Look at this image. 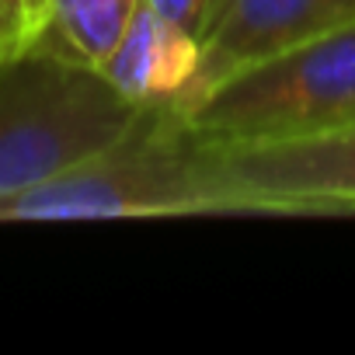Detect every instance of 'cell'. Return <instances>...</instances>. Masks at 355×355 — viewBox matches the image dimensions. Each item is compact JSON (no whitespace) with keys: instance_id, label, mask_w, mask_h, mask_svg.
<instances>
[{"instance_id":"obj_3","label":"cell","mask_w":355,"mask_h":355,"mask_svg":"<svg viewBox=\"0 0 355 355\" xmlns=\"http://www.w3.org/2000/svg\"><path fill=\"white\" fill-rule=\"evenodd\" d=\"M185 122L196 139H289L355 125V21L234 73Z\"/></svg>"},{"instance_id":"obj_1","label":"cell","mask_w":355,"mask_h":355,"mask_svg":"<svg viewBox=\"0 0 355 355\" xmlns=\"http://www.w3.org/2000/svg\"><path fill=\"white\" fill-rule=\"evenodd\" d=\"M143 105L101 70L28 49L0 63V199L42 185L119 143Z\"/></svg>"},{"instance_id":"obj_9","label":"cell","mask_w":355,"mask_h":355,"mask_svg":"<svg viewBox=\"0 0 355 355\" xmlns=\"http://www.w3.org/2000/svg\"><path fill=\"white\" fill-rule=\"evenodd\" d=\"M146 4H153L164 18L178 21V25H185L189 32H202V18H206V8H209V0H146Z\"/></svg>"},{"instance_id":"obj_5","label":"cell","mask_w":355,"mask_h":355,"mask_svg":"<svg viewBox=\"0 0 355 355\" xmlns=\"http://www.w3.org/2000/svg\"><path fill=\"white\" fill-rule=\"evenodd\" d=\"M348 21H355V0H209L196 101L234 73Z\"/></svg>"},{"instance_id":"obj_7","label":"cell","mask_w":355,"mask_h":355,"mask_svg":"<svg viewBox=\"0 0 355 355\" xmlns=\"http://www.w3.org/2000/svg\"><path fill=\"white\" fill-rule=\"evenodd\" d=\"M136 8L139 0H49L46 32L35 49L101 70Z\"/></svg>"},{"instance_id":"obj_8","label":"cell","mask_w":355,"mask_h":355,"mask_svg":"<svg viewBox=\"0 0 355 355\" xmlns=\"http://www.w3.org/2000/svg\"><path fill=\"white\" fill-rule=\"evenodd\" d=\"M49 0H0V63L39 46Z\"/></svg>"},{"instance_id":"obj_4","label":"cell","mask_w":355,"mask_h":355,"mask_svg":"<svg viewBox=\"0 0 355 355\" xmlns=\"http://www.w3.org/2000/svg\"><path fill=\"white\" fill-rule=\"evenodd\" d=\"M202 216H355V125L289 139H196Z\"/></svg>"},{"instance_id":"obj_2","label":"cell","mask_w":355,"mask_h":355,"mask_svg":"<svg viewBox=\"0 0 355 355\" xmlns=\"http://www.w3.org/2000/svg\"><path fill=\"white\" fill-rule=\"evenodd\" d=\"M196 132L178 108H146L108 150L0 199V223L18 220H139L202 216L192 174Z\"/></svg>"},{"instance_id":"obj_6","label":"cell","mask_w":355,"mask_h":355,"mask_svg":"<svg viewBox=\"0 0 355 355\" xmlns=\"http://www.w3.org/2000/svg\"><path fill=\"white\" fill-rule=\"evenodd\" d=\"M101 73L132 105L189 112L199 91L202 46L196 32L139 0L132 21L105 60Z\"/></svg>"}]
</instances>
